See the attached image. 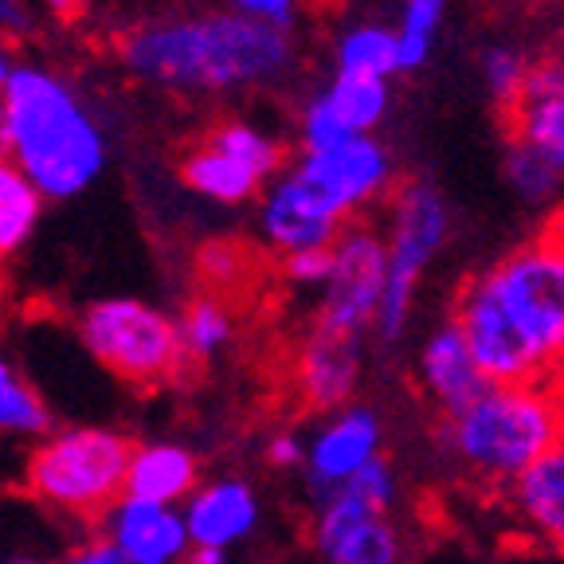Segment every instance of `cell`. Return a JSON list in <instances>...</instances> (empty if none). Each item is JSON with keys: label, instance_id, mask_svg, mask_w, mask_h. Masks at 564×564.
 <instances>
[{"label": "cell", "instance_id": "cell-46", "mask_svg": "<svg viewBox=\"0 0 564 564\" xmlns=\"http://www.w3.org/2000/svg\"><path fill=\"white\" fill-rule=\"evenodd\" d=\"M561 377H564V372H561Z\"/></svg>", "mask_w": 564, "mask_h": 564}, {"label": "cell", "instance_id": "cell-5", "mask_svg": "<svg viewBox=\"0 0 564 564\" xmlns=\"http://www.w3.org/2000/svg\"><path fill=\"white\" fill-rule=\"evenodd\" d=\"M130 455V440L106 427H75L52 435L28 455V494L67 518L98 525L122 502Z\"/></svg>", "mask_w": 564, "mask_h": 564}, {"label": "cell", "instance_id": "cell-10", "mask_svg": "<svg viewBox=\"0 0 564 564\" xmlns=\"http://www.w3.org/2000/svg\"><path fill=\"white\" fill-rule=\"evenodd\" d=\"M345 224L349 220L294 165L274 176V185L263 196V208H259V231H263L267 247L279 256L310 251V247H334Z\"/></svg>", "mask_w": 564, "mask_h": 564}, {"label": "cell", "instance_id": "cell-2", "mask_svg": "<svg viewBox=\"0 0 564 564\" xmlns=\"http://www.w3.org/2000/svg\"><path fill=\"white\" fill-rule=\"evenodd\" d=\"M133 79L176 95H239L274 87L299 63L294 32L228 9L176 12L133 24L118 44Z\"/></svg>", "mask_w": 564, "mask_h": 564}, {"label": "cell", "instance_id": "cell-9", "mask_svg": "<svg viewBox=\"0 0 564 564\" xmlns=\"http://www.w3.org/2000/svg\"><path fill=\"white\" fill-rule=\"evenodd\" d=\"M294 169L310 185H317V193L349 224L361 220V212H369L372 204L397 193V161L384 141H377V133H357V138L334 141L326 150L302 153Z\"/></svg>", "mask_w": 564, "mask_h": 564}, {"label": "cell", "instance_id": "cell-6", "mask_svg": "<svg viewBox=\"0 0 564 564\" xmlns=\"http://www.w3.org/2000/svg\"><path fill=\"white\" fill-rule=\"evenodd\" d=\"M384 236V291H380L372 334L380 345H397L412 317L420 279L451 239V204L432 181H408L388 196Z\"/></svg>", "mask_w": 564, "mask_h": 564}, {"label": "cell", "instance_id": "cell-27", "mask_svg": "<svg viewBox=\"0 0 564 564\" xmlns=\"http://www.w3.org/2000/svg\"><path fill=\"white\" fill-rule=\"evenodd\" d=\"M322 564H404V538L392 518H377L322 549Z\"/></svg>", "mask_w": 564, "mask_h": 564}, {"label": "cell", "instance_id": "cell-25", "mask_svg": "<svg viewBox=\"0 0 564 564\" xmlns=\"http://www.w3.org/2000/svg\"><path fill=\"white\" fill-rule=\"evenodd\" d=\"M40 212H44V196L28 185L9 158H0V259L17 256L32 239Z\"/></svg>", "mask_w": 564, "mask_h": 564}, {"label": "cell", "instance_id": "cell-20", "mask_svg": "<svg viewBox=\"0 0 564 564\" xmlns=\"http://www.w3.org/2000/svg\"><path fill=\"white\" fill-rule=\"evenodd\" d=\"M181 176L196 196L212 204H247L256 200L259 188H263V181L251 169L231 161L228 153L212 150L208 141H196L193 150L181 158Z\"/></svg>", "mask_w": 564, "mask_h": 564}, {"label": "cell", "instance_id": "cell-31", "mask_svg": "<svg viewBox=\"0 0 564 564\" xmlns=\"http://www.w3.org/2000/svg\"><path fill=\"white\" fill-rule=\"evenodd\" d=\"M247 267H251V251L236 239H216L200 251V279L208 282V294L220 299L224 286L247 279Z\"/></svg>", "mask_w": 564, "mask_h": 564}, {"label": "cell", "instance_id": "cell-12", "mask_svg": "<svg viewBox=\"0 0 564 564\" xmlns=\"http://www.w3.org/2000/svg\"><path fill=\"white\" fill-rule=\"evenodd\" d=\"M365 365V337L337 334L326 326H310L306 337L294 349L291 384L294 397L310 412H341L361 384Z\"/></svg>", "mask_w": 564, "mask_h": 564}, {"label": "cell", "instance_id": "cell-8", "mask_svg": "<svg viewBox=\"0 0 564 564\" xmlns=\"http://www.w3.org/2000/svg\"><path fill=\"white\" fill-rule=\"evenodd\" d=\"M334 267L322 286L317 326L337 334L365 337L377 322L380 291H384V236L369 220H352L334 239Z\"/></svg>", "mask_w": 564, "mask_h": 564}, {"label": "cell", "instance_id": "cell-18", "mask_svg": "<svg viewBox=\"0 0 564 564\" xmlns=\"http://www.w3.org/2000/svg\"><path fill=\"white\" fill-rule=\"evenodd\" d=\"M259 525V502L256 490L239 478H220V482L204 486L193 494L185 513L188 541L204 549H220L228 553V545L251 538V529Z\"/></svg>", "mask_w": 564, "mask_h": 564}, {"label": "cell", "instance_id": "cell-13", "mask_svg": "<svg viewBox=\"0 0 564 564\" xmlns=\"http://www.w3.org/2000/svg\"><path fill=\"white\" fill-rule=\"evenodd\" d=\"M380 447H384V423L372 408L345 404L341 412L329 415L302 458L314 506L349 482L361 467H369L372 458H380Z\"/></svg>", "mask_w": 564, "mask_h": 564}, {"label": "cell", "instance_id": "cell-41", "mask_svg": "<svg viewBox=\"0 0 564 564\" xmlns=\"http://www.w3.org/2000/svg\"><path fill=\"white\" fill-rule=\"evenodd\" d=\"M0 158H4V115H0Z\"/></svg>", "mask_w": 564, "mask_h": 564}, {"label": "cell", "instance_id": "cell-44", "mask_svg": "<svg viewBox=\"0 0 564 564\" xmlns=\"http://www.w3.org/2000/svg\"><path fill=\"white\" fill-rule=\"evenodd\" d=\"M521 4H533V0H521Z\"/></svg>", "mask_w": 564, "mask_h": 564}, {"label": "cell", "instance_id": "cell-43", "mask_svg": "<svg viewBox=\"0 0 564 564\" xmlns=\"http://www.w3.org/2000/svg\"><path fill=\"white\" fill-rule=\"evenodd\" d=\"M12 564H32V561H12Z\"/></svg>", "mask_w": 564, "mask_h": 564}, {"label": "cell", "instance_id": "cell-3", "mask_svg": "<svg viewBox=\"0 0 564 564\" xmlns=\"http://www.w3.org/2000/svg\"><path fill=\"white\" fill-rule=\"evenodd\" d=\"M4 158L44 200L87 193L106 169V133L63 75L20 63L0 87Z\"/></svg>", "mask_w": 564, "mask_h": 564}, {"label": "cell", "instance_id": "cell-14", "mask_svg": "<svg viewBox=\"0 0 564 564\" xmlns=\"http://www.w3.org/2000/svg\"><path fill=\"white\" fill-rule=\"evenodd\" d=\"M415 388H420L423 404L432 408L435 420H447V415L463 412V408L475 404L486 388H490L451 317H443L440 326L427 334V341L420 345Z\"/></svg>", "mask_w": 564, "mask_h": 564}, {"label": "cell", "instance_id": "cell-29", "mask_svg": "<svg viewBox=\"0 0 564 564\" xmlns=\"http://www.w3.org/2000/svg\"><path fill=\"white\" fill-rule=\"evenodd\" d=\"M506 181L533 208H549L564 193V176L549 161H541L529 145H521V141L506 145Z\"/></svg>", "mask_w": 564, "mask_h": 564}, {"label": "cell", "instance_id": "cell-45", "mask_svg": "<svg viewBox=\"0 0 564 564\" xmlns=\"http://www.w3.org/2000/svg\"><path fill=\"white\" fill-rule=\"evenodd\" d=\"M122 564H133V561H126V556H122Z\"/></svg>", "mask_w": 564, "mask_h": 564}, {"label": "cell", "instance_id": "cell-33", "mask_svg": "<svg viewBox=\"0 0 564 564\" xmlns=\"http://www.w3.org/2000/svg\"><path fill=\"white\" fill-rule=\"evenodd\" d=\"M228 12L256 20V24H271L282 28V32H291L302 12V0H228Z\"/></svg>", "mask_w": 564, "mask_h": 564}, {"label": "cell", "instance_id": "cell-34", "mask_svg": "<svg viewBox=\"0 0 564 564\" xmlns=\"http://www.w3.org/2000/svg\"><path fill=\"white\" fill-rule=\"evenodd\" d=\"M28 32H32V9L24 0H0V35L20 40Z\"/></svg>", "mask_w": 564, "mask_h": 564}, {"label": "cell", "instance_id": "cell-26", "mask_svg": "<svg viewBox=\"0 0 564 564\" xmlns=\"http://www.w3.org/2000/svg\"><path fill=\"white\" fill-rule=\"evenodd\" d=\"M447 4L451 0H404L397 28H392L400 75H412V70H420L423 63L432 59L435 35H440L443 17H447Z\"/></svg>", "mask_w": 564, "mask_h": 564}, {"label": "cell", "instance_id": "cell-22", "mask_svg": "<svg viewBox=\"0 0 564 564\" xmlns=\"http://www.w3.org/2000/svg\"><path fill=\"white\" fill-rule=\"evenodd\" d=\"M212 150L228 153L231 161L247 165L259 181H274V176L286 169V145H282L274 133H267L263 126H251L243 118H228V122H216L208 133H204Z\"/></svg>", "mask_w": 564, "mask_h": 564}, {"label": "cell", "instance_id": "cell-35", "mask_svg": "<svg viewBox=\"0 0 564 564\" xmlns=\"http://www.w3.org/2000/svg\"><path fill=\"white\" fill-rule=\"evenodd\" d=\"M302 458H306V447H302L294 435H274L267 443V463L274 470H286V467H302Z\"/></svg>", "mask_w": 564, "mask_h": 564}, {"label": "cell", "instance_id": "cell-42", "mask_svg": "<svg viewBox=\"0 0 564 564\" xmlns=\"http://www.w3.org/2000/svg\"><path fill=\"white\" fill-rule=\"evenodd\" d=\"M561 447H564V423H561Z\"/></svg>", "mask_w": 564, "mask_h": 564}, {"label": "cell", "instance_id": "cell-7", "mask_svg": "<svg viewBox=\"0 0 564 564\" xmlns=\"http://www.w3.org/2000/svg\"><path fill=\"white\" fill-rule=\"evenodd\" d=\"M79 337L98 365L138 392H158L188 369L176 322L150 302L102 299L79 317Z\"/></svg>", "mask_w": 564, "mask_h": 564}, {"label": "cell", "instance_id": "cell-11", "mask_svg": "<svg viewBox=\"0 0 564 564\" xmlns=\"http://www.w3.org/2000/svg\"><path fill=\"white\" fill-rule=\"evenodd\" d=\"M392 110V83L361 79V75H334L299 115L302 153L326 150L341 138L377 133Z\"/></svg>", "mask_w": 564, "mask_h": 564}, {"label": "cell", "instance_id": "cell-39", "mask_svg": "<svg viewBox=\"0 0 564 564\" xmlns=\"http://www.w3.org/2000/svg\"><path fill=\"white\" fill-rule=\"evenodd\" d=\"M302 4H310L314 12H334V9H341L345 0H302Z\"/></svg>", "mask_w": 564, "mask_h": 564}, {"label": "cell", "instance_id": "cell-1", "mask_svg": "<svg viewBox=\"0 0 564 564\" xmlns=\"http://www.w3.org/2000/svg\"><path fill=\"white\" fill-rule=\"evenodd\" d=\"M486 384H533L564 372V228L510 247L463 279L451 302Z\"/></svg>", "mask_w": 564, "mask_h": 564}, {"label": "cell", "instance_id": "cell-28", "mask_svg": "<svg viewBox=\"0 0 564 564\" xmlns=\"http://www.w3.org/2000/svg\"><path fill=\"white\" fill-rule=\"evenodd\" d=\"M47 427H52V412L40 392L9 361H0V432L44 435Z\"/></svg>", "mask_w": 564, "mask_h": 564}, {"label": "cell", "instance_id": "cell-17", "mask_svg": "<svg viewBox=\"0 0 564 564\" xmlns=\"http://www.w3.org/2000/svg\"><path fill=\"white\" fill-rule=\"evenodd\" d=\"M110 545L133 564H176L188 553V529L169 506L122 498L110 513Z\"/></svg>", "mask_w": 564, "mask_h": 564}, {"label": "cell", "instance_id": "cell-40", "mask_svg": "<svg viewBox=\"0 0 564 564\" xmlns=\"http://www.w3.org/2000/svg\"><path fill=\"white\" fill-rule=\"evenodd\" d=\"M12 67H17V63L9 59V52H0V87H4V79H9Z\"/></svg>", "mask_w": 564, "mask_h": 564}, {"label": "cell", "instance_id": "cell-38", "mask_svg": "<svg viewBox=\"0 0 564 564\" xmlns=\"http://www.w3.org/2000/svg\"><path fill=\"white\" fill-rule=\"evenodd\" d=\"M44 9L55 12V17H63V20H70L83 9V0H44Z\"/></svg>", "mask_w": 564, "mask_h": 564}, {"label": "cell", "instance_id": "cell-19", "mask_svg": "<svg viewBox=\"0 0 564 564\" xmlns=\"http://www.w3.org/2000/svg\"><path fill=\"white\" fill-rule=\"evenodd\" d=\"M200 482V463L193 451L176 443H153V447H133L130 467H126V498L150 506H173L181 498H193Z\"/></svg>", "mask_w": 564, "mask_h": 564}, {"label": "cell", "instance_id": "cell-37", "mask_svg": "<svg viewBox=\"0 0 564 564\" xmlns=\"http://www.w3.org/2000/svg\"><path fill=\"white\" fill-rule=\"evenodd\" d=\"M185 564H228V553H220V549H204L196 545L193 553H188Z\"/></svg>", "mask_w": 564, "mask_h": 564}, {"label": "cell", "instance_id": "cell-30", "mask_svg": "<svg viewBox=\"0 0 564 564\" xmlns=\"http://www.w3.org/2000/svg\"><path fill=\"white\" fill-rule=\"evenodd\" d=\"M525 75H529V55L513 44H490L482 52V83L490 90V98L498 106H513L525 87Z\"/></svg>", "mask_w": 564, "mask_h": 564}, {"label": "cell", "instance_id": "cell-32", "mask_svg": "<svg viewBox=\"0 0 564 564\" xmlns=\"http://www.w3.org/2000/svg\"><path fill=\"white\" fill-rule=\"evenodd\" d=\"M334 251L329 247H310V251H291L279 259V274L294 286H326Z\"/></svg>", "mask_w": 564, "mask_h": 564}, {"label": "cell", "instance_id": "cell-23", "mask_svg": "<svg viewBox=\"0 0 564 564\" xmlns=\"http://www.w3.org/2000/svg\"><path fill=\"white\" fill-rule=\"evenodd\" d=\"M337 75H361V79H392L400 75L397 63V35L384 24H357L341 32L334 47Z\"/></svg>", "mask_w": 564, "mask_h": 564}, {"label": "cell", "instance_id": "cell-24", "mask_svg": "<svg viewBox=\"0 0 564 564\" xmlns=\"http://www.w3.org/2000/svg\"><path fill=\"white\" fill-rule=\"evenodd\" d=\"M176 334H181V345H185L188 365L208 361L220 349H228V341L236 337V317H231L228 299H216L208 291L188 299L185 314L176 322Z\"/></svg>", "mask_w": 564, "mask_h": 564}, {"label": "cell", "instance_id": "cell-36", "mask_svg": "<svg viewBox=\"0 0 564 564\" xmlns=\"http://www.w3.org/2000/svg\"><path fill=\"white\" fill-rule=\"evenodd\" d=\"M67 564H122V553L110 541H87L67 556Z\"/></svg>", "mask_w": 564, "mask_h": 564}, {"label": "cell", "instance_id": "cell-21", "mask_svg": "<svg viewBox=\"0 0 564 564\" xmlns=\"http://www.w3.org/2000/svg\"><path fill=\"white\" fill-rule=\"evenodd\" d=\"M506 122H510V141L529 145L564 176V90L518 95V102L506 106Z\"/></svg>", "mask_w": 564, "mask_h": 564}, {"label": "cell", "instance_id": "cell-16", "mask_svg": "<svg viewBox=\"0 0 564 564\" xmlns=\"http://www.w3.org/2000/svg\"><path fill=\"white\" fill-rule=\"evenodd\" d=\"M502 498L529 538L564 556V447L541 455Z\"/></svg>", "mask_w": 564, "mask_h": 564}, {"label": "cell", "instance_id": "cell-15", "mask_svg": "<svg viewBox=\"0 0 564 564\" xmlns=\"http://www.w3.org/2000/svg\"><path fill=\"white\" fill-rule=\"evenodd\" d=\"M397 498H400L397 467L384 455L372 458L369 467H361L349 482H341L329 498H322L314 506V521H310V545H314V553L329 549L345 533L365 525V521L392 518Z\"/></svg>", "mask_w": 564, "mask_h": 564}, {"label": "cell", "instance_id": "cell-4", "mask_svg": "<svg viewBox=\"0 0 564 564\" xmlns=\"http://www.w3.org/2000/svg\"><path fill=\"white\" fill-rule=\"evenodd\" d=\"M564 377L490 384L475 404L435 420L443 458L482 494H506L541 455L561 447Z\"/></svg>", "mask_w": 564, "mask_h": 564}]
</instances>
